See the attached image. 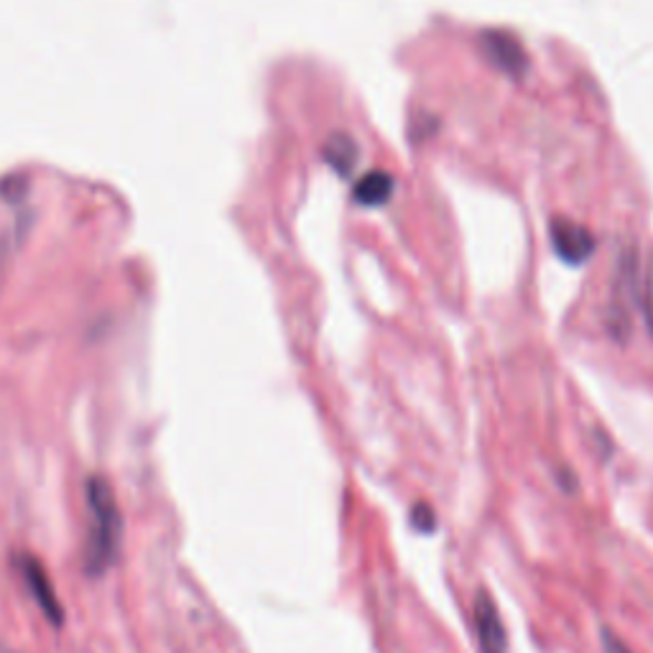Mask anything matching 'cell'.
<instances>
[{
	"label": "cell",
	"mask_w": 653,
	"mask_h": 653,
	"mask_svg": "<svg viewBox=\"0 0 653 653\" xmlns=\"http://www.w3.org/2000/svg\"><path fill=\"white\" fill-rule=\"evenodd\" d=\"M87 508H89V534L85 541V569L87 575H105L107 567L115 565L120 551L123 516L115 501V493L105 477L87 481Z\"/></svg>",
	"instance_id": "6da1fadb"
},
{
	"label": "cell",
	"mask_w": 653,
	"mask_h": 653,
	"mask_svg": "<svg viewBox=\"0 0 653 653\" xmlns=\"http://www.w3.org/2000/svg\"><path fill=\"white\" fill-rule=\"evenodd\" d=\"M19 569H21L23 580H27V584H29L31 594H34L41 613H44V618L52 625H62L64 623V608H62L60 598H56L54 584H52V580H49L46 569L41 567V561L31 557V554H21Z\"/></svg>",
	"instance_id": "7a4b0ae2"
},
{
	"label": "cell",
	"mask_w": 653,
	"mask_h": 653,
	"mask_svg": "<svg viewBox=\"0 0 653 653\" xmlns=\"http://www.w3.org/2000/svg\"><path fill=\"white\" fill-rule=\"evenodd\" d=\"M473 615H475L477 646H481V651L483 653H506V649H508L506 628H503V620L498 615V608H495L493 598L485 590L477 592Z\"/></svg>",
	"instance_id": "3957f363"
},
{
	"label": "cell",
	"mask_w": 653,
	"mask_h": 653,
	"mask_svg": "<svg viewBox=\"0 0 653 653\" xmlns=\"http://www.w3.org/2000/svg\"><path fill=\"white\" fill-rule=\"evenodd\" d=\"M551 243H554V247H557L559 259H565L567 263L587 261V255H590L592 247H594L592 235L587 233L584 228L575 225V222H567V220L554 222Z\"/></svg>",
	"instance_id": "277c9868"
},
{
	"label": "cell",
	"mask_w": 653,
	"mask_h": 653,
	"mask_svg": "<svg viewBox=\"0 0 653 653\" xmlns=\"http://www.w3.org/2000/svg\"><path fill=\"white\" fill-rule=\"evenodd\" d=\"M485 52L501 70L518 74L524 70V49L508 34H485Z\"/></svg>",
	"instance_id": "5b68a950"
},
{
	"label": "cell",
	"mask_w": 653,
	"mask_h": 653,
	"mask_svg": "<svg viewBox=\"0 0 653 653\" xmlns=\"http://www.w3.org/2000/svg\"><path fill=\"white\" fill-rule=\"evenodd\" d=\"M393 192V179L386 171H368L358 185H355V200L366 207H378L388 202Z\"/></svg>",
	"instance_id": "8992f818"
},
{
	"label": "cell",
	"mask_w": 653,
	"mask_h": 653,
	"mask_svg": "<svg viewBox=\"0 0 653 653\" xmlns=\"http://www.w3.org/2000/svg\"><path fill=\"white\" fill-rule=\"evenodd\" d=\"M355 154H358V148H355L352 140L347 138L345 134H337V136L329 138V144H327V148H325L327 161L333 164V167H335L337 171H343V173H347V171L352 169Z\"/></svg>",
	"instance_id": "52a82bcc"
},
{
	"label": "cell",
	"mask_w": 653,
	"mask_h": 653,
	"mask_svg": "<svg viewBox=\"0 0 653 653\" xmlns=\"http://www.w3.org/2000/svg\"><path fill=\"white\" fill-rule=\"evenodd\" d=\"M602 649H605V653H633L631 646H628L625 641H620L618 635L613 631H602Z\"/></svg>",
	"instance_id": "ba28073f"
},
{
	"label": "cell",
	"mask_w": 653,
	"mask_h": 653,
	"mask_svg": "<svg viewBox=\"0 0 653 653\" xmlns=\"http://www.w3.org/2000/svg\"><path fill=\"white\" fill-rule=\"evenodd\" d=\"M413 524H419L421 531H432L434 528V514L426 503H421V506L413 508Z\"/></svg>",
	"instance_id": "9c48e42d"
},
{
	"label": "cell",
	"mask_w": 653,
	"mask_h": 653,
	"mask_svg": "<svg viewBox=\"0 0 653 653\" xmlns=\"http://www.w3.org/2000/svg\"><path fill=\"white\" fill-rule=\"evenodd\" d=\"M0 653H13V651H0Z\"/></svg>",
	"instance_id": "30bf717a"
}]
</instances>
